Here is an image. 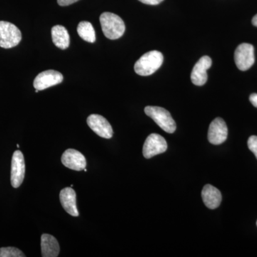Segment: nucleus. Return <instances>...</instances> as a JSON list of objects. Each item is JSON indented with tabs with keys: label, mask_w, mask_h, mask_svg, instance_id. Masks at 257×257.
Masks as SVG:
<instances>
[{
	"label": "nucleus",
	"mask_w": 257,
	"mask_h": 257,
	"mask_svg": "<svg viewBox=\"0 0 257 257\" xmlns=\"http://www.w3.org/2000/svg\"><path fill=\"white\" fill-rule=\"evenodd\" d=\"M100 20L103 33L109 40H117L125 32V25L122 19L111 13H104L101 15Z\"/></svg>",
	"instance_id": "nucleus-2"
},
{
	"label": "nucleus",
	"mask_w": 257,
	"mask_h": 257,
	"mask_svg": "<svg viewBox=\"0 0 257 257\" xmlns=\"http://www.w3.org/2000/svg\"><path fill=\"white\" fill-rule=\"evenodd\" d=\"M163 55L157 50L150 51L142 56L135 64V71L140 76H150L158 70L163 63Z\"/></svg>",
	"instance_id": "nucleus-1"
},
{
	"label": "nucleus",
	"mask_w": 257,
	"mask_h": 257,
	"mask_svg": "<svg viewBox=\"0 0 257 257\" xmlns=\"http://www.w3.org/2000/svg\"><path fill=\"white\" fill-rule=\"evenodd\" d=\"M88 126L96 135L104 139H110L113 136L111 124L104 117L99 114H91L87 119Z\"/></svg>",
	"instance_id": "nucleus-9"
},
{
	"label": "nucleus",
	"mask_w": 257,
	"mask_h": 257,
	"mask_svg": "<svg viewBox=\"0 0 257 257\" xmlns=\"http://www.w3.org/2000/svg\"><path fill=\"white\" fill-rule=\"evenodd\" d=\"M42 256L56 257L60 253V245L57 240L50 234H44L41 236Z\"/></svg>",
	"instance_id": "nucleus-15"
},
{
	"label": "nucleus",
	"mask_w": 257,
	"mask_h": 257,
	"mask_svg": "<svg viewBox=\"0 0 257 257\" xmlns=\"http://www.w3.org/2000/svg\"><path fill=\"white\" fill-rule=\"evenodd\" d=\"M248 149L254 154L257 159V136H251L248 140Z\"/></svg>",
	"instance_id": "nucleus-19"
},
{
	"label": "nucleus",
	"mask_w": 257,
	"mask_h": 257,
	"mask_svg": "<svg viewBox=\"0 0 257 257\" xmlns=\"http://www.w3.org/2000/svg\"><path fill=\"white\" fill-rule=\"evenodd\" d=\"M236 67L241 71L248 70L254 63V48L251 44L243 43L238 46L234 52Z\"/></svg>",
	"instance_id": "nucleus-5"
},
{
	"label": "nucleus",
	"mask_w": 257,
	"mask_h": 257,
	"mask_svg": "<svg viewBox=\"0 0 257 257\" xmlns=\"http://www.w3.org/2000/svg\"><path fill=\"white\" fill-rule=\"evenodd\" d=\"M61 204L64 210L73 216H78L79 211L77 207L76 193L71 187H66L60 192Z\"/></svg>",
	"instance_id": "nucleus-13"
},
{
	"label": "nucleus",
	"mask_w": 257,
	"mask_h": 257,
	"mask_svg": "<svg viewBox=\"0 0 257 257\" xmlns=\"http://www.w3.org/2000/svg\"><path fill=\"white\" fill-rule=\"evenodd\" d=\"M228 128L224 120L220 117L216 118L211 121L208 131V140L214 145L224 143L227 139Z\"/></svg>",
	"instance_id": "nucleus-10"
},
{
	"label": "nucleus",
	"mask_w": 257,
	"mask_h": 257,
	"mask_svg": "<svg viewBox=\"0 0 257 257\" xmlns=\"http://www.w3.org/2000/svg\"><path fill=\"white\" fill-rule=\"evenodd\" d=\"M145 112L166 133L169 134L175 133L177 125L172 115L167 109L160 106H147L145 107Z\"/></svg>",
	"instance_id": "nucleus-3"
},
{
	"label": "nucleus",
	"mask_w": 257,
	"mask_h": 257,
	"mask_svg": "<svg viewBox=\"0 0 257 257\" xmlns=\"http://www.w3.org/2000/svg\"><path fill=\"white\" fill-rule=\"evenodd\" d=\"M77 1H79V0H57V3L60 6L64 7L74 4V3H77Z\"/></svg>",
	"instance_id": "nucleus-20"
},
{
	"label": "nucleus",
	"mask_w": 257,
	"mask_h": 257,
	"mask_svg": "<svg viewBox=\"0 0 257 257\" xmlns=\"http://www.w3.org/2000/svg\"><path fill=\"white\" fill-rule=\"evenodd\" d=\"M52 38L56 47L66 50L69 46V35L67 29L62 25H56L52 29Z\"/></svg>",
	"instance_id": "nucleus-16"
},
{
	"label": "nucleus",
	"mask_w": 257,
	"mask_h": 257,
	"mask_svg": "<svg viewBox=\"0 0 257 257\" xmlns=\"http://www.w3.org/2000/svg\"><path fill=\"white\" fill-rule=\"evenodd\" d=\"M167 143L165 139L158 134H151L143 146V155L146 159H150L167 151Z\"/></svg>",
	"instance_id": "nucleus-6"
},
{
	"label": "nucleus",
	"mask_w": 257,
	"mask_h": 257,
	"mask_svg": "<svg viewBox=\"0 0 257 257\" xmlns=\"http://www.w3.org/2000/svg\"><path fill=\"white\" fill-rule=\"evenodd\" d=\"M202 197L206 207L210 209L219 207L222 200L220 191L211 184L204 186L202 189Z\"/></svg>",
	"instance_id": "nucleus-14"
},
{
	"label": "nucleus",
	"mask_w": 257,
	"mask_h": 257,
	"mask_svg": "<svg viewBox=\"0 0 257 257\" xmlns=\"http://www.w3.org/2000/svg\"><path fill=\"white\" fill-rule=\"evenodd\" d=\"M25 175V162L22 152L15 151L12 159L11 184L14 188H18L23 184Z\"/></svg>",
	"instance_id": "nucleus-7"
},
{
	"label": "nucleus",
	"mask_w": 257,
	"mask_h": 257,
	"mask_svg": "<svg viewBox=\"0 0 257 257\" xmlns=\"http://www.w3.org/2000/svg\"><path fill=\"white\" fill-rule=\"evenodd\" d=\"M23 251L15 247L0 248V257H25Z\"/></svg>",
	"instance_id": "nucleus-18"
},
{
	"label": "nucleus",
	"mask_w": 257,
	"mask_h": 257,
	"mask_svg": "<svg viewBox=\"0 0 257 257\" xmlns=\"http://www.w3.org/2000/svg\"><path fill=\"white\" fill-rule=\"evenodd\" d=\"M22 40L20 29L8 22L0 21V47L10 49L18 46Z\"/></svg>",
	"instance_id": "nucleus-4"
},
{
	"label": "nucleus",
	"mask_w": 257,
	"mask_h": 257,
	"mask_svg": "<svg viewBox=\"0 0 257 257\" xmlns=\"http://www.w3.org/2000/svg\"><path fill=\"white\" fill-rule=\"evenodd\" d=\"M252 24L253 26L257 27V15L253 17L252 19Z\"/></svg>",
	"instance_id": "nucleus-23"
},
{
	"label": "nucleus",
	"mask_w": 257,
	"mask_h": 257,
	"mask_svg": "<svg viewBox=\"0 0 257 257\" xmlns=\"http://www.w3.org/2000/svg\"><path fill=\"white\" fill-rule=\"evenodd\" d=\"M63 75L57 71L52 69L44 71L35 77L33 82L34 87L39 91L44 90L47 88L60 84L63 81Z\"/></svg>",
	"instance_id": "nucleus-8"
},
{
	"label": "nucleus",
	"mask_w": 257,
	"mask_h": 257,
	"mask_svg": "<svg viewBox=\"0 0 257 257\" xmlns=\"http://www.w3.org/2000/svg\"><path fill=\"white\" fill-rule=\"evenodd\" d=\"M212 61L208 56L201 57L194 65L191 74V80L197 86H202L207 81V69L210 68Z\"/></svg>",
	"instance_id": "nucleus-11"
},
{
	"label": "nucleus",
	"mask_w": 257,
	"mask_h": 257,
	"mask_svg": "<svg viewBox=\"0 0 257 257\" xmlns=\"http://www.w3.org/2000/svg\"><path fill=\"white\" fill-rule=\"evenodd\" d=\"M249 100L251 101V104H253V106L257 108V94L256 93H253V94H251L250 95Z\"/></svg>",
	"instance_id": "nucleus-22"
},
{
	"label": "nucleus",
	"mask_w": 257,
	"mask_h": 257,
	"mask_svg": "<svg viewBox=\"0 0 257 257\" xmlns=\"http://www.w3.org/2000/svg\"><path fill=\"white\" fill-rule=\"evenodd\" d=\"M78 35L84 41L94 43L96 40L95 30L92 24L89 22L83 21L79 23L77 27Z\"/></svg>",
	"instance_id": "nucleus-17"
},
{
	"label": "nucleus",
	"mask_w": 257,
	"mask_h": 257,
	"mask_svg": "<svg viewBox=\"0 0 257 257\" xmlns=\"http://www.w3.org/2000/svg\"><path fill=\"white\" fill-rule=\"evenodd\" d=\"M256 224H257V222H256Z\"/></svg>",
	"instance_id": "nucleus-24"
},
{
	"label": "nucleus",
	"mask_w": 257,
	"mask_h": 257,
	"mask_svg": "<svg viewBox=\"0 0 257 257\" xmlns=\"http://www.w3.org/2000/svg\"><path fill=\"white\" fill-rule=\"evenodd\" d=\"M62 164L67 168L75 171L84 170L87 166L85 157L81 152L69 149L62 156Z\"/></svg>",
	"instance_id": "nucleus-12"
},
{
	"label": "nucleus",
	"mask_w": 257,
	"mask_h": 257,
	"mask_svg": "<svg viewBox=\"0 0 257 257\" xmlns=\"http://www.w3.org/2000/svg\"><path fill=\"white\" fill-rule=\"evenodd\" d=\"M139 1L141 2V3H144V4L157 5L160 4V3H162V2H163L164 0H139Z\"/></svg>",
	"instance_id": "nucleus-21"
}]
</instances>
